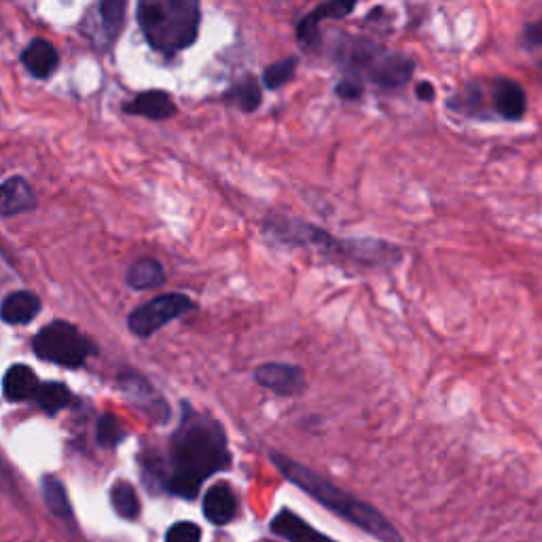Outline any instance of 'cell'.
<instances>
[{"mask_svg":"<svg viewBox=\"0 0 542 542\" xmlns=\"http://www.w3.org/2000/svg\"><path fill=\"white\" fill-rule=\"evenodd\" d=\"M204 517L214 526H227L238 515V496L227 483H216L204 496Z\"/></svg>","mask_w":542,"mask_h":542,"instance_id":"cell-17","label":"cell"},{"mask_svg":"<svg viewBox=\"0 0 542 542\" xmlns=\"http://www.w3.org/2000/svg\"><path fill=\"white\" fill-rule=\"evenodd\" d=\"M356 9L354 3H324L307 13L297 24V41L305 49H316L320 45V24L327 20H341Z\"/></svg>","mask_w":542,"mask_h":542,"instance_id":"cell-10","label":"cell"},{"mask_svg":"<svg viewBox=\"0 0 542 542\" xmlns=\"http://www.w3.org/2000/svg\"><path fill=\"white\" fill-rule=\"evenodd\" d=\"M117 384L121 394L130 401L134 409L147 415L155 424H168L172 418L170 403L159 394L157 388L149 382L147 377L140 375L134 369H121L117 375Z\"/></svg>","mask_w":542,"mask_h":542,"instance_id":"cell-8","label":"cell"},{"mask_svg":"<svg viewBox=\"0 0 542 542\" xmlns=\"http://www.w3.org/2000/svg\"><path fill=\"white\" fill-rule=\"evenodd\" d=\"M125 280H128V286L134 288V291H149V288H159L166 284V271L157 259L142 257L130 265Z\"/></svg>","mask_w":542,"mask_h":542,"instance_id":"cell-19","label":"cell"},{"mask_svg":"<svg viewBox=\"0 0 542 542\" xmlns=\"http://www.w3.org/2000/svg\"><path fill=\"white\" fill-rule=\"evenodd\" d=\"M223 100H225V104L238 108V111H242V113H255L263 102L261 85L255 77L248 75V77L233 83L225 92Z\"/></svg>","mask_w":542,"mask_h":542,"instance_id":"cell-20","label":"cell"},{"mask_svg":"<svg viewBox=\"0 0 542 542\" xmlns=\"http://www.w3.org/2000/svg\"><path fill=\"white\" fill-rule=\"evenodd\" d=\"M41 384V379L28 365H11L3 375V394L11 403H34Z\"/></svg>","mask_w":542,"mask_h":542,"instance_id":"cell-16","label":"cell"},{"mask_svg":"<svg viewBox=\"0 0 542 542\" xmlns=\"http://www.w3.org/2000/svg\"><path fill=\"white\" fill-rule=\"evenodd\" d=\"M523 47H526L534 56H538V66L542 68V17L536 22H528L523 26Z\"/></svg>","mask_w":542,"mask_h":542,"instance_id":"cell-29","label":"cell"},{"mask_svg":"<svg viewBox=\"0 0 542 542\" xmlns=\"http://www.w3.org/2000/svg\"><path fill=\"white\" fill-rule=\"evenodd\" d=\"M125 9H128V3H123V0H102V3L96 7L104 47L113 45L119 39V34L125 24Z\"/></svg>","mask_w":542,"mask_h":542,"instance_id":"cell-21","label":"cell"},{"mask_svg":"<svg viewBox=\"0 0 542 542\" xmlns=\"http://www.w3.org/2000/svg\"><path fill=\"white\" fill-rule=\"evenodd\" d=\"M255 382L280 396H297L305 390V373L297 365L265 363L255 371Z\"/></svg>","mask_w":542,"mask_h":542,"instance_id":"cell-9","label":"cell"},{"mask_svg":"<svg viewBox=\"0 0 542 542\" xmlns=\"http://www.w3.org/2000/svg\"><path fill=\"white\" fill-rule=\"evenodd\" d=\"M492 108L494 113L507 121H519L528 111V98L523 87L513 79H494L492 83Z\"/></svg>","mask_w":542,"mask_h":542,"instance_id":"cell-11","label":"cell"},{"mask_svg":"<svg viewBox=\"0 0 542 542\" xmlns=\"http://www.w3.org/2000/svg\"><path fill=\"white\" fill-rule=\"evenodd\" d=\"M136 20L151 49L172 58L200 36L202 7L197 0H140Z\"/></svg>","mask_w":542,"mask_h":542,"instance_id":"cell-5","label":"cell"},{"mask_svg":"<svg viewBox=\"0 0 542 542\" xmlns=\"http://www.w3.org/2000/svg\"><path fill=\"white\" fill-rule=\"evenodd\" d=\"M43 303L39 295H34L30 291H15L9 293L0 305V320L9 327H24V324H30L36 316L41 314Z\"/></svg>","mask_w":542,"mask_h":542,"instance_id":"cell-18","label":"cell"},{"mask_svg":"<svg viewBox=\"0 0 542 542\" xmlns=\"http://www.w3.org/2000/svg\"><path fill=\"white\" fill-rule=\"evenodd\" d=\"M263 233L269 240H276L284 246L312 248L322 255L348 257L356 263L392 267L403 261V250L384 240H337L329 231H324L312 223L301 219H288V216H274L263 225Z\"/></svg>","mask_w":542,"mask_h":542,"instance_id":"cell-3","label":"cell"},{"mask_svg":"<svg viewBox=\"0 0 542 542\" xmlns=\"http://www.w3.org/2000/svg\"><path fill=\"white\" fill-rule=\"evenodd\" d=\"M111 504L115 513L121 519H136L140 515V500L138 494L134 490V485L119 479L113 487H111Z\"/></svg>","mask_w":542,"mask_h":542,"instance_id":"cell-25","label":"cell"},{"mask_svg":"<svg viewBox=\"0 0 542 542\" xmlns=\"http://www.w3.org/2000/svg\"><path fill=\"white\" fill-rule=\"evenodd\" d=\"M125 430L113 413H102L96 422V443L104 449H115L125 441Z\"/></svg>","mask_w":542,"mask_h":542,"instance_id":"cell-26","label":"cell"},{"mask_svg":"<svg viewBox=\"0 0 542 542\" xmlns=\"http://www.w3.org/2000/svg\"><path fill=\"white\" fill-rule=\"evenodd\" d=\"M271 462H274L278 471L293 485H297L299 490H303L307 496H312L324 509H329L341 519L350 521L352 526L365 530L367 534L375 536L382 542H403L401 532L396 530L375 507L358 500L348 492H343L341 487L320 477L318 473L312 471V468H307L284 454H278V451H271Z\"/></svg>","mask_w":542,"mask_h":542,"instance_id":"cell-2","label":"cell"},{"mask_svg":"<svg viewBox=\"0 0 542 542\" xmlns=\"http://www.w3.org/2000/svg\"><path fill=\"white\" fill-rule=\"evenodd\" d=\"M142 477L170 496L193 500L212 475L227 471L231 454L223 426L189 403L180 409V422L168 439L166 454L144 451Z\"/></svg>","mask_w":542,"mask_h":542,"instance_id":"cell-1","label":"cell"},{"mask_svg":"<svg viewBox=\"0 0 542 542\" xmlns=\"http://www.w3.org/2000/svg\"><path fill=\"white\" fill-rule=\"evenodd\" d=\"M32 350L36 358L66 369H81L98 352L94 341L66 320H53L36 333Z\"/></svg>","mask_w":542,"mask_h":542,"instance_id":"cell-6","label":"cell"},{"mask_svg":"<svg viewBox=\"0 0 542 542\" xmlns=\"http://www.w3.org/2000/svg\"><path fill=\"white\" fill-rule=\"evenodd\" d=\"M36 208V195L24 176H11L0 183V216L24 214Z\"/></svg>","mask_w":542,"mask_h":542,"instance_id":"cell-13","label":"cell"},{"mask_svg":"<svg viewBox=\"0 0 542 542\" xmlns=\"http://www.w3.org/2000/svg\"><path fill=\"white\" fill-rule=\"evenodd\" d=\"M333 60L343 68L348 79L373 83L382 89H401L413 79L415 62L365 36L343 34L335 41Z\"/></svg>","mask_w":542,"mask_h":542,"instance_id":"cell-4","label":"cell"},{"mask_svg":"<svg viewBox=\"0 0 542 542\" xmlns=\"http://www.w3.org/2000/svg\"><path fill=\"white\" fill-rule=\"evenodd\" d=\"M20 60L34 79H49L60 66V53L47 39H32L22 51Z\"/></svg>","mask_w":542,"mask_h":542,"instance_id":"cell-15","label":"cell"},{"mask_svg":"<svg viewBox=\"0 0 542 542\" xmlns=\"http://www.w3.org/2000/svg\"><path fill=\"white\" fill-rule=\"evenodd\" d=\"M447 108L458 115L471 117V119H487L490 113H487L485 102H483V92L477 83H468L462 92L456 96H451L447 100Z\"/></svg>","mask_w":542,"mask_h":542,"instance_id":"cell-22","label":"cell"},{"mask_svg":"<svg viewBox=\"0 0 542 542\" xmlns=\"http://www.w3.org/2000/svg\"><path fill=\"white\" fill-rule=\"evenodd\" d=\"M176 104L172 96L164 89H149V92L138 94L134 100L123 104V113L144 117L151 121H166L176 115Z\"/></svg>","mask_w":542,"mask_h":542,"instance_id":"cell-12","label":"cell"},{"mask_svg":"<svg viewBox=\"0 0 542 542\" xmlns=\"http://www.w3.org/2000/svg\"><path fill=\"white\" fill-rule=\"evenodd\" d=\"M271 532L288 542H335L327 534L318 532L310 523L301 519L291 509H282L274 519H271Z\"/></svg>","mask_w":542,"mask_h":542,"instance_id":"cell-14","label":"cell"},{"mask_svg":"<svg viewBox=\"0 0 542 542\" xmlns=\"http://www.w3.org/2000/svg\"><path fill=\"white\" fill-rule=\"evenodd\" d=\"M41 492L47 509L58 519H72V504L66 492V485L53 475H45L41 481Z\"/></svg>","mask_w":542,"mask_h":542,"instance_id":"cell-23","label":"cell"},{"mask_svg":"<svg viewBox=\"0 0 542 542\" xmlns=\"http://www.w3.org/2000/svg\"><path fill=\"white\" fill-rule=\"evenodd\" d=\"M415 96H418V100L422 102H432L435 100V87H432V83L428 81H422L415 85Z\"/></svg>","mask_w":542,"mask_h":542,"instance_id":"cell-31","label":"cell"},{"mask_svg":"<svg viewBox=\"0 0 542 542\" xmlns=\"http://www.w3.org/2000/svg\"><path fill=\"white\" fill-rule=\"evenodd\" d=\"M166 542H202V530L193 521H178L166 532Z\"/></svg>","mask_w":542,"mask_h":542,"instance_id":"cell-28","label":"cell"},{"mask_svg":"<svg viewBox=\"0 0 542 542\" xmlns=\"http://www.w3.org/2000/svg\"><path fill=\"white\" fill-rule=\"evenodd\" d=\"M72 401H75V396H72V392L66 384L45 382V384H41L39 394H36L34 405L49 415H56V413L64 411L66 407H70Z\"/></svg>","mask_w":542,"mask_h":542,"instance_id":"cell-24","label":"cell"},{"mask_svg":"<svg viewBox=\"0 0 542 542\" xmlns=\"http://www.w3.org/2000/svg\"><path fill=\"white\" fill-rule=\"evenodd\" d=\"M195 310V303L189 295L183 293H168L153 297L151 301L138 305L128 316V329L140 337L147 339L155 335L159 329H164L172 320L185 316Z\"/></svg>","mask_w":542,"mask_h":542,"instance_id":"cell-7","label":"cell"},{"mask_svg":"<svg viewBox=\"0 0 542 542\" xmlns=\"http://www.w3.org/2000/svg\"><path fill=\"white\" fill-rule=\"evenodd\" d=\"M335 92H337V96H339L341 100H358L360 96L365 94V85L346 77V79H341V81L337 83Z\"/></svg>","mask_w":542,"mask_h":542,"instance_id":"cell-30","label":"cell"},{"mask_svg":"<svg viewBox=\"0 0 542 542\" xmlns=\"http://www.w3.org/2000/svg\"><path fill=\"white\" fill-rule=\"evenodd\" d=\"M297 66H299V58L297 56H288L280 62H274L269 64L263 72V85L267 89H278L282 85H286L288 81H293L295 72H297Z\"/></svg>","mask_w":542,"mask_h":542,"instance_id":"cell-27","label":"cell"}]
</instances>
